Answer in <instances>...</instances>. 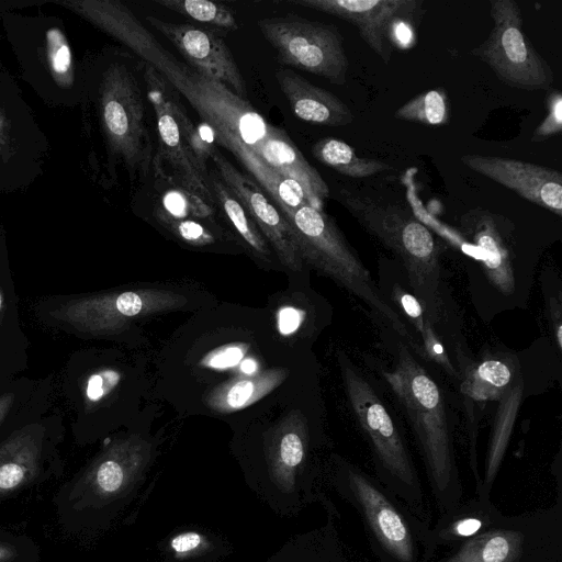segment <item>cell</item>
<instances>
[{"instance_id":"1","label":"cell","mask_w":562,"mask_h":562,"mask_svg":"<svg viewBox=\"0 0 562 562\" xmlns=\"http://www.w3.org/2000/svg\"><path fill=\"white\" fill-rule=\"evenodd\" d=\"M81 66L82 131L91 169L114 179L119 167L131 177L146 175L153 158L140 86L128 59L113 48L87 54Z\"/></svg>"},{"instance_id":"2","label":"cell","mask_w":562,"mask_h":562,"mask_svg":"<svg viewBox=\"0 0 562 562\" xmlns=\"http://www.w3.org/2000/svg\"><path fill=\"white\" fill-rule=\"evenodd\" d=\"M1 26L21 79L55 109H75L81 100V66L61 18L4 10Z\"/></svg>"},{"instance_id":"3","label":"cell","mask_w":562,"mask_h":562,"mask_svg":"<svg viewBox=\"0 0 562 562\" xmlns=\"http://www.w3.org/2000/svg\"><path fill=\"white\" fill-rule=\"evenodd\" d=\"M339 202L403 262L408 281L430 319L440 308L438 248L430 231L401 202L341 189Z\"/></svg>"},{"instance_id":"4","label":"cell","mask_w":562,"mask_h":562,"mask_svg":"<svg viewBox=\"0 0 562 562\" xmlns=\"http://www.w3.org/2000/svg\"><path fill=\"white\" fill-rule=\"evenodd\" d=\"M115 38L158 71L211 125L215 139L231 136L226 121L211 95L188 70L150 34L120 0H47Z\"/></svg>"},{"instance_id":"5","label":"cell","mask_w":562,"mask_h":562,"mask_svg":"<svg viewBox=\"0 0 562 562\" xmlns=\"http://www.w3.org/2000/svg\"><path fill=\"white\" fill-rule=\"evenodd\" d=\"M280 211L291 226L303 261L333 278L370 305L401 336H407L406 326L397 311L383 299L369 272L351 250L334 221L323 210L305 203L295 210Z\"/></svg>"},{"instance_id":"6","label":"cell","mask_w":562,"mask_h":562,"mask_svg":"<svg viewBox=\"0 0 562 562\" xmlns=\"http://www.w3.org/2000/svg\"><path fill=\"white\" fill-rule=\"evenodd\" d=\"M384 375L412 424L436 491L447 493L454 476V465L440 389L403 346L395 368Z\"/></svg>"},{"instance_id":"7","label":"cell","mask_w":562,"mask_h":562,"mask_svg":"<svg viewBox=\"0 0 562 562\" xmlns=\"http://www.w3.org/2000/svg\"><path fill=\"white\" fill-rule=\"evenodd\" d=\"M146 94L151 104L158 136L156 162L171 170L180 188L206 203L215 202L211 175L206 167V149L196 127L179 100V93L151 66H145Z\"/></svg>"},{"instance_id":"8","label":"cell","mask_w":562,"mask_h":562,"mask_svg":"<svg viewBox=\"0 0 562 562\" xmlns=\"http://www.w3.org/2000/svg\"><path fill=\"white\" fill-rule=\"evenodd\" d=\"M48 149L16 80L0 63V193L30 188L44 172Z\"/></svg>"},{"instance_id":"9","label":"cell","mask_w":562,"mask_h":562,"mask_svg":"<svg viewBox=\"0 0 562 562\" xmlns=\"http://www.w3.org/2000/svg\"><path fill=\"white\" fill-rule=\"evenodd\" d=\"M258 27L276 50L279 63L334 85L346 83L349 64L344 37L335 24L285 15L261 19Z\"/></svg>"},{"instance_id":"10","label":"cell","mask_w":562,"mask_h":562,"mask_svg":"<svg viewBox=\"0 0 562 562\" xmlns=\"http://www.w3.org/2000/svg\"><path fill=\"white\" fill-rule=\"evenodd\" d=\"M493 29L472 54L484 61L505 85L521 90H544L553 82L548 63L522 31V15L514 0H492Z\"/></svg>"},{"instance_id":"11","label":"cell","mask_w":562,"mask_h":562,"mask_svg":"<svg viewBox=\"0 0 562 562\" xmlns=\"http://www.w3.org/2000/svg\"><path fill=\"white\" fill-rule=\"evenodd\" d=\"M187 303L188 299L176 291L142 288L70 299L55 308L52 316L78 331L101 336L117 334L138 318L173 311Z\"/></svg>"},{"instance_id":"12","label":"cell","mask_w":562,"mask_h":562,"mask_svg":"<svg viewBox=\"0 0 562 562\" xmlns=\"http://www.w3.org/2000/svg\"><path fill=\"white\" fill-rule=\"evenodd\" d=\"M341 376L352 411L369 436L384 467L397 479L413 484L415 473L400 434L371 384L339 356Z\"/></svg>"},{"instance_id":"13","label":"cell","mask_w":562,"mask_h":562,"mask_svg":"<svg viewBox=\"0 0 562 562\" xmlns=\"http://www.w3.org/2000/svg\"><path fill=\"white\" fill-rule=\"evenodd\" d=\"M292 3L351 23L385 64L392 57L395 25L420 18L424 4L420 0H293Z\"/></svg>"},{"instance_id":"14","label":"cell","mask_w":562,"mask_h":562,"mask_svg":"<svg viewBox=\"0 0 562 562\" xmlns=\"http://www.w3.org/2000/svg\"><path fill=\"white\" fill-rule=\"evenodd\" d=\"M146 21L162 34L193 67L217 81L243 100L247 98L245 79L226 43L210 30L190 24L171 23L147 15Z\"/></svg>"},{"instance_id":"15","label":"cell","mask_w":562,"mask_h":562,"mask_svg":"<svg viewBox=\"0 0 562 562\" xmlns=\"http://www.w3.org/2000/svg\"><path fill=\"white\" fill-rule=\"evenodd\" d=\"M218 177L237 196L258 229L273 247L279 260L292 271H301L300 256L291 226L283 213L269 201L261 188L246 175L239 172L221 153L211 150Z\"/></svg>"},{"instance_id":"16","label":"cell","mask_w":562,"mask_h":562,"mask_svg":"<svg viewBox=\"0 0 562 562\" xmlns=\"http://www.w3.org/2000/svg\"><path fill=\"white\" fill-rule=\"evenodd\" d=\"M460 159L469 169L558 216L562 215V175L558 170L497 156L469 154Z\"/></svg>"},{"instance_id":"17","label":"cell","mask_w":562,"mask_h":562,"mask_svg":"<svg viewBox=\"0 0 562 562\" xmlns=\"http://www.w3.org/2000/svg\"><path fill=\"white\" fill-rule=\"evenodd\" d=\"M45 439V428L31 424L0 442V502L52 476L53 457Z\"/></svg>"},{"instance_id":"18","label":"cell","mask_w":562,"mask_h":562,"mask_svg":"<svg viewBox=\"0 0 562 562\" xmlns=\"http://www.w3.org/2000/svg\"><path fill=\"white\" fill-rule=\"evenodd\" d=\"M254 153L276 172L299 184L311 206L323 210L329 188L283 130L270 125L265 139Z\"/></svg>"},{"instance_id":"19","label":"cell","mask_w":562,"mask_h":562,"mask_svg":"<svg viewBox=\"0 0 562 562\" xmlns=\"http://www.w3.org/2000/svg\"><path fill=\"white\" fill-rule=\"evenodd\" d=\"M464 236L477 247L491 282L503 293L514 290L509 249L501 229V216L484 209H473L460 217Z\"/></svg>"},{"instance_id":"20","label":"cell","mask_w":562,"mask_h":562,"mask_svg":"<svg viewBox=\"0 0 562 562\" xmlns=\"http://www.w3.org/2000/svg\"><path fill=\"white\" fill-rule=\"evenodd\" d=\"M357 501L380 542L400 561L414 557L411 532L403 517L385 495L359 473H350Z\"/></svg>"},{"instance_id":"21","label":"cell","mask_w":562,"mask_h":562,"mask_svg":"<svg viewBox=\"0 0 562 562\" xmlns=\"http://www.w3.org/2000/svg\"><path fill=\"white\" fill-rule=\"evenodd\" d=\"M274 76L293 114L300 120L333 127L346 126L353 122L351 110L334 93L289 69L278 70Z\"/></svg>"},{"instance_id":"22","label":"cell","mask_w":562,"mask_h":562,"mask_svg":"<svg viewBox=\"0 0 562 562\" xmlns=\"http://www.w3.org/2000/svg\"><path fill=\"white\" fill-rule=\"evenodd\" d=\"M289 375L284 368H272L251 375L240 376L227 381L204 397L205 404L216 413H232L258 402Z\"/></svg>"},{"instance_id":"23","label":"cell","mask_w":562,"mask_h":562,"mask_svg":"<svg viewBox=\"0 0 562 562\" xmlns=\"http://www.w3.org/2000/svg\"><path fill=\"white\" fill-rule=\"evenodd\" d=\"M522 535L515 530H490L465 542L446 562H516Z\"/></svg>"},{"instance_id":"24","label":"cell","mask_w":562,"mask_h":562,"mask_svg":"<svg viewBox=\"0 0 562 562\" xmlns=\"http://www.w3.org/2000/svg\"><path fill=\"white\" fill-rule=\"evenodd\" d=\"M312 154L322 164L350 178H367L391 168L379 159L358 156L353 147L334 137L317 140Z\"/></svg>"},{"instance_id":"25","label":"cell","mask_w":562,"mask_h":562,"mask_svg":"<svg viewBox=\"0 0 562 562\" xmlns=\"http://www.w3.org/2000/svg\"><path fill=\"white\" fill-rule=\"evenodd\" d=\"M210 182L214 200L221 205L243 240L255 255L269 260L270 250L266 239L241 202L220 177L211 176Z\"/></svg>"},{"instance_id":"26","label":"cell","mask_w":562,"mask_h":562,"mask_svg":"<svg viewBox=\"0 0 562 562\" xmlns=\"http://www.w3.org/2000/svg\"><path fill=\"white\" fill-rule=\"evenodd\" d=\"M520 387L507 390L501 397L486 461L484 483L491 485L503 460L520 400Z\"/></svg>"},{"instance_id":"27","label":"cell","mask_w":562,"mask_h":562,"mask_svg":"<svg viewBox=\"0 0 562 562\" xmlns=\"http://www.w3.org/2000/svg\"><path fill=\"white\" fill-rule=\"evenodd\" d=\"M394 117L429 126L446 125L450 119L447 93L442 88L419 93L401 105Z\"/></svg>"},{"instance_id":"28","label":"cell","mask_w":562,"mask_h":562,"mask_svg":"<svg viewBox=\"0 0 562 562\" xmlns=\"http://www.w3.org/2000/svg\"><path fill=\"white\" fill-rule=\"evenodd\" d=\"M168 10L218 29L235 31L238 23L224 4L209 0H155Z\"/></svg>"},{"instance_id":"29","label":"cell","mask_w":562,"mask_h":562,"mask_svg":"<svg viewBox=\"0 0 562 562\" xmlns=\"http://www.w3.org/2000/svg\"><path fill=\"white\" fill-rule=\"evenodd\" d=\"M393 296L397 297L402 310L412 319L417 330L420 331L425 349L429 357L447 371L453 372L451 362L443 352V349L431 328L430 318L426 315L419 301L405 291L403 292L401 289L394 290Z\"/></svg>"},{"instance_id":"30","label":"cell","mask_w":562,"mask_h":562,"mask_svg":"<svg viewBox=\"0 0 562 562\" xmlns=\"http://www.w3.org/2000/svg\"><path fill=\"white\" fill-rule=\"evenodd\" d=\"M510 379L512 372L505 363L486 360L472 372L468 392L479 400L501 398Z\"/></svg>"},{"instance_id":"31","label":"cell","mask_w":562,"mask_h":562,"mask_svg":"<svg viewBox=\"0 0 562 562\" xmlns=\"http://www.w3.org/2000/svg\"><path fill=\"white\" fill-rule=\"evenodd\" d=\"M0 562H40V551L30 537L0 527Z\"/></svg>"},{"instance_id":"32","label":"cell","mask_w":562,"mask_h":562,"mask_svg":"<svg viewBox=\"0 0 562 562\" xmlns=\"http://www.w3.org/2000/svg\"><path fill=\"white\" fill-rule=\"evenodd\" d=\"M120 378V373L112 369H101L89 374L82 383L86 408H93L103 401L119 384Z\"/></svg>"},{"instance_id":"33","label":"cell","mask_w":562,"mask_h":562,"mask_svg":"<svg viewBox=\"0 0 562 562\" xmlns=\"http://www.w3.org/2000/svg\"><path fill=\"white\" fill-rule=\"evenodd\" d=\"M157 216L164 225L191 245L203 246L214 241L213 235L193 220L175 217L162 210H159Z\"/></svg>"},{"instance_id":"34","label":"cell","mask_w":562,"mask_h":562,"mask_svg":"<svg viewBox=\"0 0 562 562\" xmlns=\"http://www.w3.org/2000/svg\"><path fill=\"white\" fill-rule=\"evenodd\" d=\"M562 131V94L559 90L548 97V114L533 131L531 142H544Z\"/></svg>"},{"instance_id":"35","label":"cell","mask_w":562,"mask_h":562,"mask_svg":"<svg viewBox=\"0 0 562 562\" xmlns=\"http://www.w3.org/2000/svg\"><path fill=\"white\" fill-rule=\"evenodd\" d=\"M248 348L249 345L244 342L227 344L205 355L201 359L200 366L218 370L228 369L241 361Z\"/></svg>"},{"instance_id":"36","label":"cell","mask_w":562,"mask_h":562,"mask_svg":"<svg viewBox=\"0 0 562 562\" xmlns=\"http://www.w3.org/2000/svg\"><path fill=\"white\" fill-rule=\"evenodd\" d=\"M483 521L476 517H464L454 521L450 531L457 537H471L481 530Z\"/></svg>"},{"instance_id":"37","label":"cell","mask_w":562,"mask_h":562,"mask_svg":"<svg viewBox=\"0 0 562 562\" xmlns=\"http://www.w3.org/2000/svg\"><path fill=\"white\" fill-rule=\"evenodd\" d=\"M301 323V314L299 311L292 307H285L280 311L279 315V327L282 333L290 334Z\"/></svg>"},{"instance_id":"38","label":"cell","mask_w":562,"mask_h":562,"mask_svg":"<svg viewBox=\"0 0 562 562\" xmlns=\"http://www.w3.org/2000/svg\"><path fill=\"white\" fill-rule=\"evenodd\" d=\"M201 542L200 535L195 532H187L177 536L171 541V547L177 552H186L196 548Z\"/></svg>"},{"instance_id":"39","label":"cell","mask_w":562,"mask_h":562,"mask_svg":"<svg viewBox=\"0 0 562 562\" xmlns=\"http://www.w3.org/2000/svg\"><path fill=\"white\" fill-rule=\"evenodd\" d=\"M14 403V394L13 393H4L0 395V427L10 413L12 405Z\"/></svg>"},{"instance_id":"40","label":"cell","mask_w":562,"mask_h":562,"mask_svg":"<svg viewBox=\"0 0 562 562\" xmlns=\"http://www.w3.org/2000/svg\"><path fill=\"white\" fill-rule=\"evenodd\" d=\"M32 5L31 2L27 1H10V0H0V37H1V13L4 10H18L24 7Z\"/></svg>"},{"instance_id":"41","label":"cell","mask_w":562,"mask_h":562,"mask_svg":"<svg viewBox=\"0 0 562 562\" xmlns=\"http://www.w3.org/2000/svg\"><path fill=\"white\" fill-rule=\"evenodd\" d=\"M240 369L241 371L247 374V375H251V374H255L257 373V370H258V366H257V362L251 359V358H247L245 359L241 364H240Z\"/></svg>"},{"instance_id":"42","label":"cell","mask_w":562,"mask_h":562,"mask_svg":"<svg viewBox=\"0 0 562 562\" xmlns=\"http://www.w3.org/2000/svg\"><path fill=\"white\" fill-rule=\"evenodd\" d=\"M4 311H5L4 296H3L2 290L0 288V328H1L2 322H3Z\"/></svg>"}]
</instances>
